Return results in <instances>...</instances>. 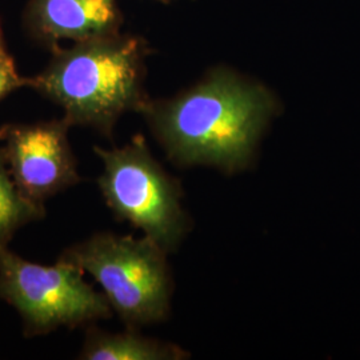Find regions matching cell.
Listing matches in <instances>:
<instances>
[{"label":"cell","mask_w":360,"mask_h":360,"mask_svg":"<svg viewBox=\"0 0 360 360\" xmlns=\"http://www.w3.org/2000/svg\"><path fill=\"white\" fill-rule=\"evenodd\" d=\"M143 44L116 34L77 41L58 50L49 67L28 79L35 89L65 108L74 126H90L110 135L116 120L129 110H141L143 94Z\"/></svg>","instance_id":"7a4b0ae2"},{"label":"cell","mask_w":360,"mask_h":360,"mask_svg":"<svg viewBox=\"0 0 360 360\" xmlns=\"http://www.w3.org/2000/svg\"><path fill=\"white\" fill-rule=\"evenodd\" d=\"M27 83L28 79L18 74L13 58L6 51L0 52V101Z\"/></svg>","instance_id":"30bf717a"},{"label":"cell","mask_w":360,"mask_h":360,"mask_svg":"<svg viewBox=\"0 0 360 360\" xmlns=\"http://www.w3.org/2000/svg\"><path fill=\"white\" fill-rule=\"evenodd\" d=\"M72 124L60 120L6 124L0 129V153L18 190L41 205L47 198L80 181L68 143Z\"/></svg>","instance_id":"8992f818"},{"label":"cell","mask_w":360,"mask_h":360,"mask_svg":"<svg viewBox=\"0 0 360 360\" xmlns=\"http://www.w3.org/2000/svg\"><path fill=\"white\" fill-rule=\"evenodd\" d=\"M83 274L65 255L53 266H43L0 245V297L20 314L27 334L74 328L112 315L107 296L95 291Z\"/></svg>","instance_id":"5b68a950"},{"label":"cell","mask_w":360,"mask_h":360,"mask_svg":"<svg viewBox=\"0 0 360 360\" xmlns=\"http://www.w3.org/2000/svg\"><path fill=\"white\" fill-rule=\"evenodd\" d=\"M167 254L147 236L104 232L65 251V257L101 284L129 328L163 322L169 314L172 278Z\"/></svg>","instance_id":"3957f363"},{"label":"cell","mask_w":360,"mask_h":360,"mask_svg":"<svg viewBox=\"0 0 360 360\" xmlns=\"http://www.w3.org/2000/svg\"><path fill=\"white\" fill-rule=\"evenodd\" d=\"M43 217L41 205L30 200L18 190L0 153V245H8L20 227Z\"/></svg>","instance_id":"9c48e42d"},{"label":"cell","mask_w":360,"mask_h":360,"mask_svg":"<svg viewBox=\"0 0 360 360\" xmlns=\"http://www.w3.org/2000/svg\"><path fill=\"white\" fill-rule=\"evenodd\" d=\"M4 44H3V37H1V30H0V52H4Z\"/></svg>","instance_id":"8fae6325"},{"label":"cell","mask_w":360,"mask_h":360,"mask_svg":"<svg viewBox=\"0 0 360 360\" xmlns=\"http://www.w3.org/2000/svg\"><path fill=\"white\" fill-rule=\"evenodd\" d=\"M190 352L176 345L166 343L135 333L111 334L91 328L80 359L86 360H183Z\"/></svg>","instance_id":"ba28073f"},{"label":"cell","mask_w":360,"mask_h":360,"mask_svg":"<svg viewBox=\"0 0 360 360\" xmlns=\"http://www.w3.org/2000/svg\"><path fill=\"white\" fill-rule=\"evenodd\" d=\"M26 22L37 38L50 44L114 35L120 23L115 0H31Z\"/></svg>","instance_id":"52a82bcc"},{"label":"cell","mask_w":360,"mask_h":360,"mask_svg":"<svg viewBox=\"0 0 360 360\" xmlns=\"http://www.w3.org/2000/svg\"><path fill=\"white\" fill-rule=\"evenodd\" d=\"M139 111L176 166L233 174L252 162L275 101L263 86L223 70L174 99L147 101Z\"/></svg>","instance_id":"6da1fadb"},{"label":"cell","mask_w":360,"mask_h":360,"mask_svg":"<svg viewBox=\"0 0 360 360\" xmlns=\"http://www.w3.org/2000/svg\"><path fill=\"white\" fill-rule=\"evenodd\" d=\"M94 151L103 162L99 188L116 218L142 230L166 252L178 248L190 230L183 191L150 153L142 135L122 148L94 147Z\"/></svg>","instance_id":"277c9868"}]
</instances>
